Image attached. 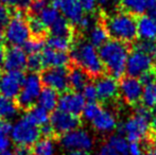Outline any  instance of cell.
I'll return each mask as SVG.
<instances>
[{"instance_id":"obj_1","label":"cell","mask_w":156,"mask_h":155,"mask_svg":"<svg viewBox=\"0 0 156 155\" xmlns=\"http://www.w3.org/2000/svg\"><path fill=\"white\" fill-rule=\"evenodd\" d=\"M69 52L72 64L81 67L91 79L104 76L105 68L99 56L98 50L88 41L76 36Z\"/></svg>"},{"instance_id":"obj_2","label":"cell","mask_w":156,"mask_h":155,"mask_svg":"<svg viewBox=\"0 0 156 155\" xmlns=\"http://www.w3.org/2000/svg\"><path fill=\"white\" fill-rule=\"evenodd\" d=\"M129 44L111 39L99 48V56L108 76L121 80L125 73L126 61L129 55Z\"/></svg>"},{"instance_id":"obj_3","label":"cell","mask_w":156,"mask_h":155,"mask_svg":"<svg viewBox=\"0 0 156 155\" xmlns=\"http://www.w3.org/2000/svg\"><path fill=\"white\" fill-rule=\"evenodd\" d=\"M101 20L109 37L125 44L134 43L138 36L137 19L131 14L119 11L112 15L101 14Z\"/></svg>"},{"instance_id":"obj_4","label":"cell","mask_w":156,"mask_h":155,"mask_svg":"<svg viewBox=\"0 0 156 155\" xmlns=\"http://www.w3.org/2000/svg\"><path fill=\"white\" fill-rule=\"evenodd\" d=\"M152 112L144 105H137L135 114L117 126V134L125 136L129 143H141L150 132Z\"/></svg>"},{"instance_id":"obj_5","label":"cell","mask_w":156,"mask_h":155,"mask_svg":"<svg viewBox=\"0 0 156 155\" xmlns=\"http://www.w3.org/2000/svg\"><path fill=\"white\" fill-rule=\"evenodd\" d=\"M12 18L4 31L5 41L10 46L21 47L30 38V31L28 27V12L25 11H11Z\"/></svg>"},{"instance_id":"obj_6","label":"cell","mask_w":156,"mask_h":155,"mask_svg":"<svg viewBox=\"0 0 156 155\" xmlns=\"http://www.w3.org/2000/svg\"><path fill=\"white\" fill-rule=\"evenodd\" d=\"M41 89H43V83L41 81L39 73H28L23 89L18 97L15 99L19 110L28 112L33 106L36 105Z\"/></svg>"},{"instance_id":"obj_7","label":"cell","mask_w":156,"mask_h":155,"mask_svg":"<svg viewBox=\"0 0 156 155\" xmlns=\"http://www.w3.org/2000/svg\"><path fill=\"white\" fill-rule=\"evenodd\" d=\"M69 67H51L45 68L41 73V81L44 87H49L55 91L64 93L69 88Z\"/></svg>"},{"instance_id":"obj_8","label":"cell","mask_w":156,"mask_h":155,"mask_svg":"<svg viewBox=\"0 0 156 155\" xmlns=\"http://www.w3.org/2000/svg\"><path fill=\"white\" fill-rule=\"evenodd\" d=\"M13 143L16 146H28L33 147L41 137L39 128L32 125L26 119L21 118L16 122L11 132Z\"/></svg>"},{"instance_id":"obj_9","label":"cell","mask_w":156,"mask_h":155,"mask_svg":"<svg viewBox=\"0 0 156 155\" xmlns=\"http://www.w3.org/2000/svg\"><path fill=\"white\" fill-rule=\"evenodd\" d=\"M25 71H0V95L15 100L26 82Z\"/></svg>"},{"instance_id":"obj_10","label":"cell","mask_w":156,"mask_h":155,"mask_svg":"<svg viewBox=\"0 0 156 155\" xmlns=\"http://www.w3.org/2000/svg\"><path fill=\"white\" fill-rule=\"evenodd\" d=\"M49 123L53 129L56 139H58L61 136L71 131L78 130L79 126L82 124V121L79 116H74L61 110H55L50 115Z\"/></svg>"},{"instance_id":"obj_11","label":"cell","mask_w":156,"mask_h":155,"mask_svg":"<svg viewBox=\"0 0 156 155\" xmlns=\"http://www.w3.org/2000/svg\"><path fill=\"white\" fill-rule=\"evenodd\" d=\"M153 66H154V58L134 49V51H132L127 58L125 72L129 77L138 79L144 73L152 70Z\"/></svg>"},{"instance_id":"obj_12","label":"cell","mask_w":156,"mask_h":155,"mask_svg":"<svg viewBox=\"0 0 156 155\" xmlns=\"http://www.w3.org/2000/svg\"><path fill=\"white\" fill-rule=\"evenodd\" d=\"M60 143L63 148L69 151H86L88 152L94 146V139L86 131L74 130L61 136Z\"/></svg>"},{"instance_id":"obj_13","label":"cell","mask_w":156,"mask_h":155,"mask_svg":"<svg viewBox=\"0 0 156 155\" xmlns=\"http://www.w3.org/2000/svg\"><path fill=\"white\" fill-rule=\"evenodd\" d=\"M144 85L137 78L125 77L120 80L119 83V93L127 104L135 105L141 101Z\"/></svg>"},{"instance_id":"obj_14","label":"cell","mask_w":156,"mask_h":155,"mask_svg":"<svg viewBox=\"0 0 156 155\" xmlns=\"http://www.w3.org/2000/svg\"><path fill=\"white\" fill-rule=\"evenodd\" d=\"M85 105H86L85 98L81 93L68 90L64 93H61L60 98H58V110L72 114L74 116L80 117Z\"/></svg>"},{"instance_id":"obj_15","label":"cell","mask_w":156,"mask_h":155,"mask_svg":"<svg viewBox=\"0 0 156 155\" xmlns=\"http://www.w3.org/2000/svg\"><path fill=\"white\" fill-rule=\"evenodd\" d=\"M28 56L21 47L10 46L5 48L4 55V71H25L27 69Z\"/></svg>"},{"instance_id":"obj_16","label":"cell","mask_w":156,"mask_h":155,"mask_svg":"<svg viewBox=\"0 0 156 155\" xmlns=\"http://www.w3.org/2000/svg\"><path fill=\"white\" fill-rule=\"evenodd\" d=\"M96 88L98 99L103 103H107L117 98L119 93V83L111 76H102L96 79Z\"/></svg>"},{"instance_id":"obj_17","label":"cell","mask_w":156,"mask_h":155,"mask_svg":"<svg viewBox=\"0 0 156 155\" xmlns=\"http://www.w3.org/2000/svg\"><path fill=\"white\" fill-rule=\"evenodd\" d=\"M51 5L56 10H60L63 16L66 17L74 27L84 16V11L81 6L80 0H52Z\"/></svg>"},{"instance_id":"obj_18","label":"cell","mask_w":156,"mask_h":155,"mask_svg":"<svg viewBox=\"0 0 156 155\" xmlns=\"http://www.w3.org/2000/svg\"><path fill=\"white\" fill-rule=\"evenodd\" d=\"M44 66L45 68L51 67H70L72 65V61L67 52H61L53 50L51 48H45L41 51Z\"/></svg>"},{"instance_id":"obj_19","label":"cell","mask_w":156,"mask_h":155,"mask_svg":"<svg viewBox=\"0 0 156 155\" xmlns=\"http://www.w3.org/2000/svg\"><path fill=\"white\" fill-rule=\"evenodd\" d=\"M76 27L68 20L63 15H60L58 18L52 23L49 28V35L50 36H60V37H67L74 41L76 36Z\"/></svg>"},{"instance_id":"obj_20","label":"cell","mask_w":156,"mask_h":155,"mask_svg":"<svg viewBox=\"0 0 156 155\" xmlns=\"http://www.w3.org/2000/svg\"><path fill=\"white\" fill-rule=\"evenodd\" d=\"M90 77L85 70H83L81 67L72 64L69 67V75H68V80H69V88L70 90L76 91V93H81L83 91L84 87L88 83H90Z\"/></svg>"},{"instance_id":"obj_21","label":"cell","mask_w":156,"mask_h":155,"mask_svg":"<svg viewBox=\"0 0 156 155\" xmlns=\"http://www.w3.org/2000/svg\"><path fill=\"white\" fill-rule=\"evenodd\" d=\"M91 123L94 128L100 133H111L118 126L115 115L107 110L101 111V113L91 121Z\"/></svg>"},{"instance_id":"obj_22","label":"cell","mask_w":156,"mask_h":155,"mask_svg":"<svg viewBox=\"0 0 156 155\" xmlns=\"http://www.w3.org/2000/svg\"><path fill=\"white\" fill-rule=\"evenodd\" d=\"M138 36L144 41H156V20L149 15H142L137 19Z\"/></svg>"},{"instance_id":"obj_23","label":"cell","mask_w":156,"mask_h":155,"mask_svg":"<svg viewBox=\"0 0 156 155\" xmlns=\"http://www.w3.org/2000/svg\"><path fill=\"white\" fill-rule=\"evenodd\" d=\"M27 23L31 38L44 39V41L47 39V37L49 36V28L41 20L38 16L28 14Z\"/></svg>"},{"instance_id":"obj_24","label":"cell","mask_w":156,"mask_h":155,"mask_svg":"<svg viewBox=\"0 0 156 155\" xmlns=\"http://www.w3.org/2000/svg\"><path fill=\"white\" fill-rule=\"evenodd\" d=\"M109 35L103 25L101 17H99L94 26L88 31V41L96 48H100L108 41Z\"/></svg>"},{"instance_id":"obj_25","label":"cell","mask_w":156,"mask_h":155,"mask_svg":"<svg viewBox=\"0 0 156 155\" xmlns=\"http://www.w3.org/2000/svg\"><path fill=\"white\" fill-rule=\"evenodd\" d=\"M23 118L27 120L29 123H31L32 125L41 128V126L49 123L50 115H49V112L46 111L44 107H41V106H39V105H35V106H33L31 110L26 112L25 116Z\"/></svg>"},{"instance_id":"obj_26","label":"cell","mask_w":156,"mask_h":155,"mask_svg":"<svg viewBox=\"0 0 156 155\" xmlns=\"http://www.w3.org/2000/svg\"><path fill=\"white\" fill-rule=\"evenodd\" d=\"M58 93L49 87H43L37 103L48 112H54L58 103Z\"/></svg>"},{"instance_id":"obj_27","label":"cell","mask_w":156,"mask_h":155,"mask_svg":"<svg viewBox=\"0 0 156 155\" xmlns=\"http://www.w3.org/2000/svg\"><path fill=\"white\" fill-rule=\"evenodd\" d=\"M119 4L123 12L133 16H142L148 11L146 0H119Z\"/></svg>"},{"instance_id":"obj_28","label":"cell","mask_w":156,"mask_h":155,"mask_svg":"<svg viewBox=\"0 0 156 155\" xmlns=\"http://www.w3.org/2000/svg\"><path fill=\"white\" fill-rule=\"evenodd\" d=\"M18 111L19 108L15 100L0 95V119L9 121L17 116Z\"/></svg>"},{"instance_id":"obj_29","label":"cell","mask_w":156,"mask_h":155,"mask_svg":"<svg viewBox=\"0 0 156 155\" xmlns=\"http://www.w3.org/2000/svg\"><path fill=\"white\" fill-rule=\"evenodd\" d=\"M73 41L67 37H60V36H48L46 39L48 48H51L56 51L67 52L70 51Z\"/></svg>"},{"instance_id":"obj_30","label":"cell","mask_w":156,"mask_h":155,"mask_svg":"<svg viewBox=\"0 0 156 155\" xmlns=\"http://www.w3.org/2000/svg\"><path fill=\"white\" fill-rule=\"evenodd\" d=\"M107 145L111 146L118 154L120 155H129V143L124 136L119 134H115L109 136L107 140Z\"/></svg>"},{"instance_id":"obj_31","label":"cell","mask_w":156,"mask_h":155,"mask_svg":"<svg viewBox=\"0 0 156 155\" xmlns=\"http://www.w3.org/2000/svg\"><path fill=\"white\" fill-rule=\"evenodd\" d=\"M141 102L142 105L150 110H153L156 106V82L150 83V84L144 86Z\"/></svg>"},{"instance_id":"obj_32","label":"cell","mask_w":156,"mask_h":155,"mask_svg":"<svg viewBox=\"0 0 156 155\" xmlns=\"http://www.w3.org/2000/svg\"><path fill=\"white\" fill-rule=\"evenodd\" d=\"M34 155H54L53 139L43 138L39 139L32 147Z\"/></svg>"},{"instance_id":"obj_33","label":"cell","mask_w":156,"mask_h":155,"mask_svg":"<svg viewBox=\"0 0 156 155\" xmlns=\"http://www.w3.org/2000/svg\"><path fill=\"white\" fill-rule=\"evenodd\" d=\"M27 69L29 72L32 73H41L45 69L41 52V53L29 54L27 60Z\"/></svg>"},{"instance_id":"obj_34","label":"cell","mask_w":156,"mask_h":155,"mask_svg":"<svg viewBox=\"0 0 156 155\" xmlns=\"http://www.w3.org/2000/svg\"><path fill=\"white\" fill-rule=\"evenodd\" d=\"M45 44L46 41L44 39H35L30 37L25 45L23 46V49L25 50L26 53L34 54V53H41L44 49H45Z\"/></svg>"},{"instance_id":"obj_35","label":"cell","mask_w":156,"mask_h":155,"mask_svg":"<svg viewBox=\"0 0 156 155\" xmlns=\"http://www.w3.org/2000/svg\"><path fill=\"white\" fill-rule=\"evenodd\" d=\"M60 15H61L60 12H58L55 8H53V6L51 5V6L46 8L45 10L38 15V17L48 28H50L52 26V23L58 18Z\"/></svg>"},{"instance_id":"obj_36","label":"cell","mask_w":156,"mask_h":155,"mask_svg":"<svg viewBox=\"0 0 156 155\" xmlns=\"http://www.w3.org/2000/svg\"><path fill=\"white\" fill-rule=\"evenodd\" d=\"M34 0H1V2L11 11H25L28 12Z\"/></svg>"},{"instance_id":"obj_37","label":"cell","mask_w":156,"mask_h":155,"mask_svg":"<svg viewBox=\"0 0 156 155\" xmlns=\"http://www.w3.org/2000/svg\"><path fill=\"white\" fill-rule=\"evenodd\" d=\"M135 50L149 54L152 58H156V41H144L140 39L135 45Z\"/></svg>"},{"instance_id":"obj_38","label":"cell","mask_w":156,"mask_h":155,"mask_svg":"<svg viewBox=\"0 0 156 155\" xmlns=\"http://www.w3.org/2000/svg\"><path fill=\"white\" fill-rule=\"evenodd\" d=\"M102 110V106L97 102H88V103H86L84 110H83V116L86 120L93 121L94 118L100 114Z\"/></svg>"},{"instance_id":"obj_39","label":"cell","mask_w":156,"mask_h":155,"mask_svg":"<svg viewBox=\"0 0 156 155\" xmlns=\"http://www.w3.org/2000/svg\"><path fill=\"white\" fill-rule=\"evenodd\" d=\"M51 1H50V0H34V1L32 2L31 6H30L29 11H28V14L36 15V16H38V15L41 14V13L43 12L46 8L50 6L49 4Z\"/></svg>"},{"instance_id":"obj_40","label":"cell","mask_w":156,"mask_h":155,"mask_svg":"<svg viewBox=\"0 0 156 155\" xmlns=\"http://www.w3.org/2000/svg\"><path fill=\"white\" fill-rule=\"evenodd\" d=\"M11 18H12V12L9 8H6L1 1H0V29L3 30L9 25Z\"/></svg>"},{"instance_id":"obj_41","label":"cell","mask_w":156,"mask_h":155,"mask_svg":"<svg viewBox=\"0 0 156 155\" xmlns=\"http://www.w3.org/2000/svg\"><path fill=\"white\" fill-rule=\"evenodd\" d=\"M82 95H83V97L85 98V100H87L88 102H96V100L98 99L96 85L91 82L88 83V84L84 87V89H83Z\"/></svg>"},{"instance_id":"obj_42","label":"cell","mask_w":156,"mask_h":155,"mask_svg":"<svg viewBox=\"0 0 156 155\" xmlns=\"http://www.w3.org/2000/svg\"><path fill=\"white\" fill-rule=\"evenodd\" d=\"M81 6H82L83 11L87 14H93L97 10V4H98V0H80Z\"/></svg>"},{"instance_id":"obj_43","label":"cell","mask_w":156,"mask_h":155,"mask_svg":"<svg viewBox=\"0 0 156 155\" xmlns=\"http://www.w3.org/2000/svg\"><path fill=\"white\" fill-rule=\"evenodd\" d=\"M39 131H41V136L43 137V138L56 139L55 134H54V131L50 123H47V124H45V125L41 126V128H39Z\"/></svg>"},{"instance_id":"obj_44","label":"cell","mask_w":156,"mask_h":155,"mask_svg":"<svg viewBox=\"0 0 156 155\" xmlns=\"http://www.w3.org/2000/svg\"><path fill=\"white\" fill-rule=\"evenodd\" d=\"M12 129L13 126L10 121L0 119V138L9 136V134H11V132H12Z\"/></svg>"},{"instance_id":"obj_45","label":"cell","mask_w":156,"mask_h":155,"mask_svg":"<svg viewBox=\"0 0 156 155\" xmlns=\"http://www.w3.org/2000/svg\"><path fill=\"white\" fill-rule=\"evenodd\" d=\"M13 152L15 155H33L32 147L28 146H16Z\"/></svg>"},{"instance_id":"obj_46","label":"cell","mask_w":156,"mask_h":155,"mask_svg":"<svg viewBox=\"0 0 156 155\" xmlns=\"http://www.w3.org/2000/svg\"><path fill=\"white\" fill-rule=\"evenodd\" d=\"M142 152L144 150L140 143H129V155H141Z\"/></svg>"},{"instance_id":"obj_47","label":"cell","mask_w":156,"mask_h":155,"mask_svg":"<svg viewBox=\"0 0 156 155\" xmlns=\"http://www.w3.org/2000/svg\"><path fill=\"white\" fill-rule=\"evenodd\" d=\"M99 155H120V154H118L111 146L105 143V145H103L101 147L100 151H99Z\"/></svg>"},{"instance_id":"obj_48","label":"cell","mask_w":156,"mask_h":155,"mask_svg":"<svg viewBox=\"0 0 156 155\" xmlns=\"http://www.w3.org/2000/svg\"><path fill=\"white\" fill-rule=\"evenodd\" d=\"M10 146H11V140H10V138H9V136L1 137V138H0V154L8 151Z\"/></svg>"},{"instance_id":"obj_49","label":"cell","mask_w":156,"mask_h":155,"mask_svg":"<svg viewBox=\"0 0 156 155\" xmlns=\"http://www.w3.org/2000/svg\"><path fill=\"white\" fill-rule=\"evenodd\" d=\"M4 55H5V47L3 45H0V71L3 70Z\"/></svg>"},{"instance_id":"obj_50","label":"cell","mask_w":156,"mask_h":155,"mask_svg":"<svg viewBox=\"0 0 156 155\" xmlns=\"http://www.w3.org/2000/svg\"><path fill=\"white\" fill-rule=\"evenodd\" d=\"M151 129L154 132V134L156 135V106L153 108V113H152V120H151Z\"/></svg>"},{"instance_id":"obj_51","label":"cell","mask_w":156,"mask_h":155,"mask_svg":"<svg viewBox=\"0 0 156 155\" xmlns=\"http://www.w3.org/2000/svg\"><path fill=\"white\" fill-rule=\"evenodd\" d=\"M117 1H119V0H98V3L101 4V5H103V6H108V5L114 4Z\"/></svg>"},{"instance_id":"obj_52","label":"cell","mask_w":156,"mask_h":155,"mask_svg":"<svg viewBox=\"0 0 156 155\" xmlns=\"http://www.w3.org/2000/svg\"><path fill=\"white\" fill-rule=\"evenodd\" d=\"M148 4V11L156 10V0H146Z\"/></svg>"},{"instance_id":"obj_53","label":"cell","mask_w":156,"mask_h":155,"mask_svg":"<svg viewBox=\"0 0 156 155\" xmlns=\"http://www.w3.org/2000/svg\"><path fill=\"white\" fill-rule=\"evenodd\" d=\"M66 155H89V154L86 151H78V150H76V151H69L68 154Z\"/></svg>"},{"instance_id":"obj_54","label":"cell","mask_w":156,"mask_h":155,"mask_svg":"<svg viewBox=\"0 0 156 155\" xmlns=\"http://www.w3.org/2000/svg\"><path fill=\"white\" fill-rule=\"evenodd\" d=\"M151 146H152V151L156 155V135L154 136V138L152 139V141H151Z\"/></svg>"},{"instance_id":"obj_55","label":"cell","mask_w":156,"mask_h":155,"mask_svg":"<svg viewBox=\"0 0 156 155\" xmlns=\"http://www.w3.org/2000/svg\"><path fill=\"white\" fill-rule=\"evenodd\" d=\"M5 37H4V31L2 29H0V45H3Z\"/></svg>"},{"instance_id":"obj_56","label":"cell","mask_w":156,"mask_h":155,"mask_svg":"<svg viewBox=\"0 0 156 155\" xmlns=\"http://www.w3.org/2000/svg\"><path fill=\"white\" fill-rule=\"evenodd\" d=\"M141 155H155L154 152L152 151V150H146V151L142 152Z\"/></svg>"},{"instance_id":"obj_57","label":"cell","mask_w":156,"mask_h":155,"mask_svg":"<svg viewBox=\"0 0 156 155\" xmlns=\"http://www.w3.org/2000/svg\"><path fill=\"white\" fill-rule=\"evenodd\" d=\"M0 155H15V154H14V152H13V151H9V150H8V151L3 152V153H1Z\"/></svg>"},{"instance_id":"obj_58","label":"cell","mask_w":156,"mask_h":155,"mask_svg":"<svg viewBox=\"0 0 156 155\" xmlns=\"http://www.w3.org/2000/svg\"><path fill=\"white\" fill-rule=\"evenodd\" d=\"M33 155H34V154H33Z\"/></svg>"}]
</instances>
